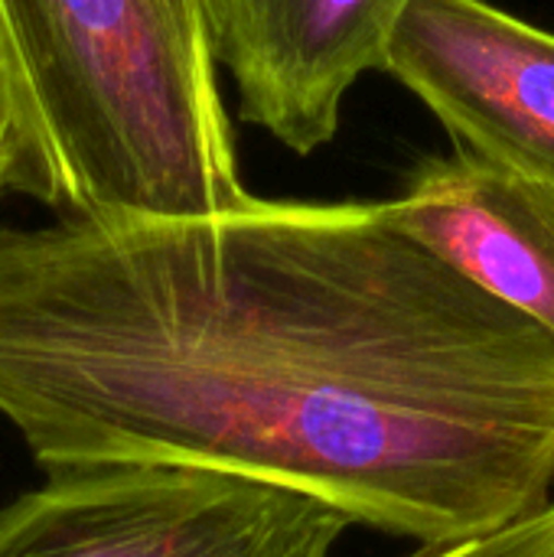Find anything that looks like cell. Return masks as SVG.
Masks as SVG:
<instances>
[{"mask_svg":"<svg viewBox=\"0 0 554 557\" xmlns=\"http://www.w3.org/2000/svg\"><path fill=\"white\" fill-rule=\"evenodd\" d=\"M3 189H16L46 206H52L56 196L46 134L0 13V193Z\"/></svg>","mask_w":554,"mask_h":557,"instance_id":"52a82bcc","label":"cell"},{"mask_svg":"<svg viewBox=\"0 0 554 557\" xmlns=\"http://www.w3.org/2000/svg\"><path fill=\"white\" fill-rule=\"evenodd\" d=\"M0 418L42 470L173 463L304 490L418 545L554 493V336L389 202L0 225Z\"/></svg>","mask_w":554,"mask_h":557,"instance_id":"6da1fadb","label":"cell"},{"mask_svg":"<svg viewBox=\"0 0 554 557\" xmlns=\"http://www.w3.org/2000/svg\"><path fill=\"white\" fill-rule=\"evenodd\" d=\"M395 225L464 281L554 336V193L477 153L415 166Z\"/></svg>","mask_w":554,"mask_h":557,"instance_id":"8992f818","label":"cell"},{"mask_svg":"<svg viewBox=\"0 0 554 557\" xmlns=\"http://www.w3.org/2000/svg\"><path fill=\"white\" fill-rule=\"evenodd\" d=\"M356 522L291 486L173 463L46 470L0 506V557H333Z\"/></svg>","mask_w":554,"mask_h":557,"instance_id":"3957f363","label":"cell"},{"mask_svg":"<svg viewBox=\"0 0 554 557\" xmlns=\"http://www.w3.org/2000/svg\"><path fill=\"white\" fill-rule=\"evenodd\" d=\"M385 75L431 108L457 150L554 193V33L490 0H415Z\"/></svg>","mask_w":554,"mask_h":557,"instance_id":"277c9868","label":"cell"},{"mask_svg":"<svg viewBox=\"0 0 554 557\" xmlns=\"http://www.w3.org/2000/svg\"><path fill=\"white\" fill-rule=\"evenodd\" d=\"M415 0H209L219 69L238 88L242 121L294 153L340 131L343 101L366 72H385Z\"/></svg>","mask_w":554,"mask_h":557,"instance_id":"5b68a950","label":"cell"},{"mask_svg":"<svg viewBox=\"0 0 554 557\" xmlns=\"http://www.w3.org/2000/svg\"><path fill=\"white\" fill-rule=\"evenodd\" d=\"M52 163V209L196 219L251 199L209 0H0Z\"/></svg>","mask_w":554,"mask_h":557,"instance_id":"7a4b0ae2","label":"cell"},{"mask_svg":"<svg viewBox=\"0 0 554 557\" xmlns=\"http://www.w3.org/2000/svg\"><path fill=\"white\" fill-rule=\"evenodd\" d=\"M402 557H554V499L496 532L418 545Z\"/></svg>","mask_w":554,"mask_h":557,"instance_id":"ba28073f","label":"cell"}]
</instances>
